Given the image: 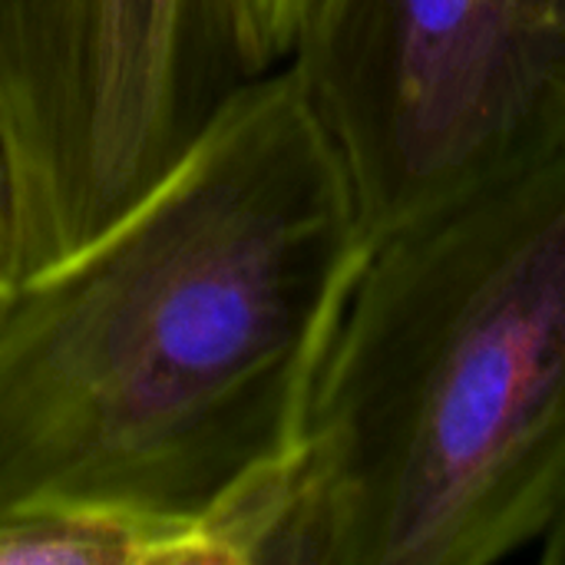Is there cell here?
Here are the masks:
<instances>
[{"label": "cell", "instance_id": "4", "mask_svg": "<svg viewBox=\"0 0 565 565\" xmlns=\"http://www.w3.org/2000/svg\"><path fill=\"white\" fill-rule=\"evenodd\" d=\"M252 76L238 0H0L3 271L109 225Z\"/></svg>", "mask_w": 565, "mask_h": 565}, {"label": "cell", "instance_id": "6", "mask_svg": "<svg viewBox=\"0 0 565 565\" xmlns=\"http://www.w3.org/2000/svg\"><path fill=\"white\" fill-rule=\"evenodd\" d=\"M315 0H238L242 33L255 73L285 66Z\"/></svg>", "mask_w": 565, "mask_h": 565}, {"label": "cell", "instance_id": "3", "mask_svg": "<svg viewBox=\"0 0 565 565\" xmlns=\"http://www.w3.org/2000/svg\"><path fill=\"white\" fill-rule=\"evenodd\" d=\"M288 66L371 242L565 142V0H315Z\"/></svg>", "mask_w": 565, "mask_h": 565}, {"label": "cell", "instance_id": "2", "mask_svg": "<svg viewBox=\"0 0 565 565\" xmlns=\"http://www.w3.org/2000/svg\"><path fill=\"white\" fill-rule=\"evenodd\" d=\"M565 503V142L367 245L245 565H490Z\"/></svg>", "mask_w": 565, "mask_h": 565}, {"label": "cell", "instance_id": "5", "mask_svg": "<svg viewBox=\"0 0 565 565\" xmlns=\"http://www.w3.org/2000/svg\"><path fill=\"white\" fill-rule=\"evenodd\" d=\"M0 565H222V556L192 520L46 503L0 513Z\"/></svg>", "mask_w": 565, "mask_h": 565}, {"label": "cell", "instance_id": "7", "mask_svg": "<svg viewBox=\"0 0 565 565\" xmlns=\"http://www.w3.org/2000/svg\"><path fill=\"white\" fill-rule=\"evenodd\" d=\"M10 225H13V205H10V169L3 156V139H0V268L10 252Z\"/></svg>", "mask_w": 565, "mask_h": 565}, {"label": "cell", "instance_id": "9", "mask_svg": "<svg viewBox=\"0 0 565 565\" xmlns=\"http://www.w3.org/2000/svg\"><path fill=\"white\" fill-rule=\"evenodd\" d=\"M10 285H13V278L0 268V305H3V298H7V291H10Z\"/></svg>", "mask_w": 565, "mask_h": 565}, {"label": "cell", "instance_id": "1", "mask_svg": "<svg viewBox=\"0 0 565 565\" xmlns=\"http://www.w3.org/2000/svg\"><path fill=\"white\" fill-rule=\"evenodd\" d=\"M367 245L295 70L242 83L126 212L13 278L0 513L89 503L212 533L291 454Z\"/></svg>", "mask_w": 565, "mask_h": 565}, {"label": "cell", "instance_id": "8", "mask_svg": "<svg viewBox=\"0 0 565 565\" xmlns=\"http://www.w3.org/2000/svg\"><path fill=\"white\" fill-rule=\"evenodd\" d=\"M536 559L543 565H565V503L559 516L553 520L550 533L543 536V543L536 550Z\"/></svg>", "mask_w": 565, "mask_h": 565}]
</instances>
